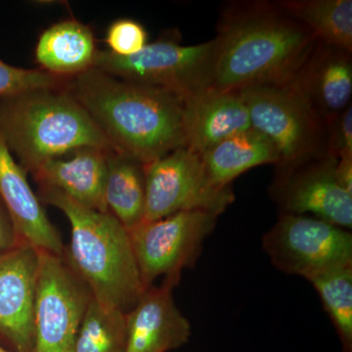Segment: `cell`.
<instances>
[{
	"instance_id": "1",
	"label": "cell",
	"mask_w": 352,
	"mask_h": 352,
	"mask_svg": "<svg viewBox=\"0 0 352 352\" xmlns=\"http://www.w3.org/2000/svg\"><path fill=\"white\" fill-rule=\"evenodd\" d=\"M217 61L210 89L239 91L291 82L318 39L277 1L226 4L217 23Z\"/></svg>"
},
{
	"instance_id": "2",
	"label": "cell",
	"mask_w": 352,
	"mask_h": 352,
	"mask_svg": "<svg viewBox=\"0 0 352 352\" xmlns=\"http://www.w3.org/2000/svg\"><path fill=\"white\" fill-rule=\"evenodd\" d=\"M68 89L116 152L147 164L186 147L182 95L126 82L96 68L72 78Z\"/></svg>"
},
{
	"instance_id": "3",
	"label": "cell",
	"mask_w": 352,
	"mask_h": 352,
	"mask_svg": "<svg viewBox=\"0 0 352 352\" xmlns=\"http://www.w3.org/2000/svg\"><path fill=\"white\" fill-rule=\"evenodd\" d=\"M41 200L63 212L71 240L63 258L92 296L109 307L129 311L145 291L129 230L110 212L91 210L61 192L41 187Z\"/></svg>"
},
{
	"instance_id": "4",
	"label": "cell",
	"mask_w": 352,
	"mask_h": 352,
	"mask_svg": "<svg viewBox=\"0 0 352 352\" xmlns=\"http://www.w3.org/2000/svg\"><path fill=\"white\" fill-rule=\"evenodd\" d=\"M0 134L25 171L80 148L115 151L67 88L38 89L2 99Z\"/></svg>"
},
{
	"instance_id": "5",
	"label": "cell",
	"mask_w": 352,
	"mask_h": 352,
	"mask_svg": "<svg viewBox=\"0 0 352 352\" xmlns=\"http://www.w3.org/2000/svg\"><path fill=\"white\" fill-rule=\"evenodd\" d=\"M217 51V38L196 45L160 39L131 56L98 50L94 68L126 82L163 88L187 98L210 89Z\"/></svg>"
},
{
	"instance_id": "6",
	"label": "cell",
	"mask_w": 352,
	"mask_h": 352,
	"mask_svg": "<svg viewBox=\"0 0 352 352\" xmlns=\"http://www.w3.org/2000/svg\"><path fill=\"white\" fill-rule=\"evenodd\" d=\"M238 92L247 106L252 129L276 148L277 168L327 154V124L288 85H258Z\"/></svg>"
},
{
	"instance_id": "7",
	"label": "cell",
	"mask_w": 352,
	"mask_h": 352,
	"mask_svg": "<svg viewBox=\"0 0 352 352\" xmlns=\"http://www.w3.org/2000/svg\"><path fill=\"white\" fill-rule=\"evenodd\" d=\"M145 217L152 221L180 212L201 210L219 217L233 203L230 187H217L200 155L186 147L144 164Z\"/></svg>"
},
{
	"instance_id": "8",
	"label": "cell",
	"mask_w": 352,
	"mask_h": 352,
	"mask_svg": "<svg viewBox=\"0 0 352 352\" xmlns=\"http://www.w3.org/2000/svg\"><path fill=\"white\" fill-rule=\"evenodd\" d=\"M273 265L305 279L352 265V234L309 215L280 214L263 237Z\"/></svg>"
},
{
	"instance_id": "9",
	"label": "cell",
	"mask_w": 352,
	"mask_h": 352,
	"mask_svg": "<svg viewBox=\"0 0 352 352\" xmlns=\"http://www.w3.org/2000/svg\"><path fill=\"white\" fill-rule=\"evenodd\" d=\"M217 217L201 210L180 212L141 222L129 230L145 289L161 276L179 282L182 271L198 261L206 238L217 226Z\"/></svg>"
},
{
	"instance_id": "10",
	"label": "cell",
	"mask_w": 352,
	"mask_h": 352,
	"mask_svg": "<svg viewBox=\"0 0 352 352\" xmlns=\"http://www.w3.org/2000/svg\"><path fill=\"white\" fill-rule=\"evenodd\" d=\"M91 298L63 256L41 251L32 352H71Z\"/></svg>"
},
{
	"instance_id": "11",
	"label": "cell",
	"mask_w": 352,
	"mask_h": 352,
	"mask_svg": "<svg viewBox=\"0 0 352 352\" xmlns=\"http://www.w3.org/2000/svg\"><path fill=\"white\" fill-rule=\"evenodd\" d=\"M337 162V157L326 154L291 168H277L270 195L280 214H309L351 230L352 194L336 178Z\"/></svg>"
},
{
	"instance_id": "12",
	"label": "cell",
	"mask_w": 352,
	"mask_h": 352,
	"mask_svg": "<svg viewBox=\"0 0 352 352\" xmlns=\"http://www.w3.org/2000/svg\"><path fill=\"white\" fill-rule=\"evenodd\" d=\"M41 251L27 242L0 254V337L17 352L34 351Z\"/></svg>"
},
{
	"instance_id": "13",
	"label": "cell",
	"mask_w": 352,
	"mask_h": 352,
	"mask_svg": "<svg viewBox=\"0 0 352 352\" xmlns=\"http://www.w3.org/2000/svg\"><path fill=\"white\" fill-rule=\"evenodd\" d=\"M287 85L328 124L351 104L352 52L318 41Z\"/></svg>"
},
{
	"instance_id": "14",
	"label": "cell",
	"mask_w": 352,
	"mask_h": 352,
	"mask_svg": "<svg viewBox=\"0 0 352 352\" xmlns=\"http://www.w3.org/2000/svg\"><path fill=\"white\" fill-rule=\"evenodd\" d=\"M177 284L164 279L161 286L148 287L126 312V352H168L188 342L191 324L173 300Z\"/></svg>"
},
{
	"instance_id": "15",
	"label": "cell",
	"mask_w": 352,
	"mask_h": 352,
	"mask_svg": "<svg viewBox=\"0 0 352 352\" xmlns=\"http://www.w3.org/2000/svg\"><path fill=\"white\" fill-rule=\"evenodd\" d=\"M25 173L0 134V200L16 232L21 240L39 251L63 256L65 245L61 236L30 186Z\"/></svg>"
},
{
	"instance_id": "16",
	"label": "cell",
	"mask_w": 352,
	"mask_h": 352,
	"mask_svg": "<svg viewBox=\"0 0 352 352\" xmlns=\"http://www.w3.org/2000/svg\"><path fill=\"white\" fill-rule=\"evenodd\" d=\"M186 148L201 155L221 141L252 129L249 112L238 91L208 89L185 98Z\"/></svg>"
},
{
	"instance_id": "17",
	"label": "cell",
	"mask_w": 352,
	"mask_h": 352,
	"mask_svg": "<svg viewBox=\"0 0 352 352\" xmlns=\"http://www.w3.org/2000/svg\"><path fill=\"white\" fill-rule=\"evenodd\" d=\"M111 152L80 148L46 162L32 175L39 186L58 190L85 207L108 212L104 191Z\"/></svg>"
},
{
	"instance_id": "18",
	"label": "cell",
	"mask_w": 352,
	"mask_h": 352,
	"mask_svg": "<svg viewBox=\"0 0 352 352\" xmlns=\"http://www.w3.org/2000/svg\"><path fill=\"white\" fill-rule=\"evenodd\" d=\"M97 53L91 30L76 20L51 25L36 46V60L41 69L63 78H74L94 68Z\"/></svg>"
},
{
	"instance_id": "19",
	"label": "cell",
	"mask_w": 352,
	"mask_h": 352,
	"mask_svg": "<svg viewBox=\"0 0 352 352\" xmlns=\"http://www.w3.org/2000/svg\"><path fill=\"white\" fill-rule=\"evenodd\" d=\"M201 157L210 179L221 188L256 166L279 163L276 148L254 129L221 141Z\"/></svg>"
},
{
	"instance_id": "20",
	"label": "cell",
	"mask_w": 352,
	"mask_h": 352,
	"mask_svg": "<svg viewBox=\"0 0 352 352\" xmlns=\"http://www.w3.org/2000/svg\"><path fill=\"white\" fill-rule=\"evenodd\" d=\"M104 194L108 212L127 230L139 226L145 217L144 164L122 153L111 152Z\"/></svg>"
},
{
	"instance_id": "21",
	"label": "cell",
	"mask_w": 352,
	"mask_h": 352,
	"mask_svg": "<svg viewBox=\"0 0 352 352\" xmlns=\"http://www.w3.org/2000/svg\"><path fill=\"white\" fill-rule=\"evenodd\" d=\"M277 3L321 43L352 52L351 0H281Z\"/></svg>"
},
{
	"instance_id": "22",
	"label": "cell",
	"mask_w": 352,
	"mask_h": 352,
	"mask_svg": "<svg viewBox=\"0 0 352 352\" xmlns=\"http://www.w3.org/2000/svg\"><path fill=\"white\" fill-rule=\"evenodd\" d=\"M126 312L92 296L71 352H126Z\"/></svg>"
},
{
	"instance_id": "23",
	"label": "cell",
	"mask_w": 352,
	"mask_h": 352,
	"mask_svg": "<svg viewBox=\"0 0 352 352\" xmlns=\"http://www.w3.org/2000/svg\"><path fill=\"white\" fill-rule=\"evenodd\" d=\"M307 281L320 296L339 335L342 352H352V265L329 270Z\"/></svg>"
},
{
	"instance_id": "24",
	"label": "cell",
	"mask_w": 352,
	"mask_h": 352,
	"mask_svg": "<svg viewBox=\"0 0 352 352\" xmlns=\"http://www.w3.org/2000/svg\"><path fill=\"white\" fill-rule=\"evenodd\" d=\"M72 78H63L43 69L18 68L0 60V98L6 99L38 89L68 87Z\"/></svg>"
},
{
	"instance_id": "25",
	"label": "cell",
	"mask_w": 352,
	"mask_h": 352,
	"mask_svg": "<svg viewBox=\"0 0 352 352\" xmlns=\"http://www.w3.org/2000/svg\"><path fill=\"white\" fill-rule=\"evenodd\" d=\"M109 51L118 56L136 54L147 45L148 32L144 27L133 19L122 18L116 20L106 32Z\"/></svg>"
},
{
	"instance_id": "26",
	"label": "cell",
	"mask_w": 352,
	"mask_h": 352,
	"mask_svg": "<svg viewBox=\"0 0 352 352\" xmlns=\"http://www.w3.org/2000/svg\"><path fill=\"white\" fill-rule=\"evenodd\" d=\"M327 154L352 157L351 104L327 124Z\"/></svg>"
},
{
	"instance_id": "27",
	"label": "cell",
	"mask_w": 352,
	"mask_h": 352,
	"mask_svg": "<svg viewBox=\"0 0 352 352\" xmlns=\"http://www.w3.org/2000/svg\"><path fill=\"white\" fill-rule=\"evenodd\" d=\"M22 242L24 241L21 240L16 232L12 220L0 200V254L13 249Z\"/></svg>"
},
{
	"instance_id": "28",
	"label": "cell",
	"mask_w": 352,
	"mask_h": 352,
	"mask_svg": "<svg viewBox=\"0 0 352 352\" xmlns=\"http://www.w3.org/2000/svg\"><path fill=\"white\" fill-rule=\"evenodd\" d=\"M335 173L340 186L352 194V157H344L338 159Z\"/></svg>"
},
{
	"instance_id": "29",
	"label": "cell",
	"mask_w": 352,
	"mask_h": 352,
	"mask_svg": "<svg viewBox=\"0 0 352 352\" xmlns=\"http://www.w3.org/2000/svg\"><path fill=\"white\" fill-rule=\"evenodd\" d=\"M0 352H17L15 351H8V349H4L3 346L0 344Z\"/></svg>"
}]
</instances>
